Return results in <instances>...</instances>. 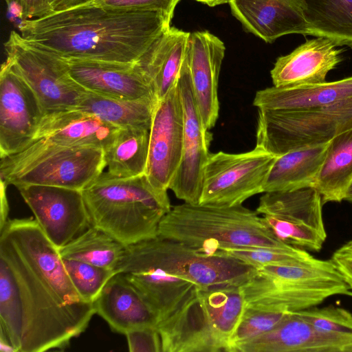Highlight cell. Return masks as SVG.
I'll use <instances>...</instances> for the list:
<instances>
[{
  "mask_svg": "<svg viewBox=\"0 0 352 352\" xmlns=\"http://www.w3.org/2000/svg\"><path fill=\"white\" fill-rule=\"evenodd\" d=\"M95 314L35 219H8L0 229V341L15 352L61 350Z\"/></svg>",
  "mask_w": 352,
  "mask_h": 352,
  "instance_id": "cell-1",
  "label": "cell"
},
{
  "mask_svg": "<svg viewBox=\"0 0 352 352\" xmlns=\"http://www.w3.org/2000/svg\"><path fill=\"white\" fill-rule=\"evenodd\" d=\"M170 24L160 12L85 3L28 19L19 32L29 43L64 59L134 63Z\"/></svg>",
  "mask_w": 352,
  "mask_h": 352,
  "instance_id": "cell-2",
  "label": "cell"
},
{
  "mask_svg": "<svg viewBox=\"0 0 352 352\" xmlns=\"http://www.w3.org/2000/svg\"><path fill=\"white\" fill-rule=\"evenodd\" d=\"M82 191L91 226L124 246L157 236L171 209L167 191L154 187L145 174L120 178L102 172Z\"/></svg>",
  "mask_w": 352,
  "mask_h": 352,
  "instance_id": "cell-3",
  "label": "cell"
},
{
  "mask_svg": "<svg viewBox=\"0 0 352 352\" xmlns=\"http://www.w3.org/2000/svg\"><path fill=\"white\" fill-rule=\"evenodd\" d=\"M158 236L182 242L208 255H215L221 248L294 247L277 239L263 217L242 204L184 202L175 206L162 219Z\"/></svg>",
  "mask_w": 352,
  "mask_h": 352,
  "instance_id": "cell-4",
  "label": "cell"
},
{
  "mask_svg": "<svg viewBox=\"0 0 352 352\" xmlns=\"http://www.w3.org/2000/svg\"><path fill=\"white\" fill-rule=\"evenodd\" d=\"M245 307L274 312L311 308L335 295L352 296L331 261L311 256L288 264L267 265L241 286Z\"/></svg>",
  "mask_w": 352,
  "mask_h": 352,
  "instance_id": "cell-5",
  "label": "cell"
},
{
  "mask_svg": "<svg viewBox=\"0 0 352 352\" xmlns=\"http://www.w3.org/2000/svg\"><path fill=\"white\" fill-rule=\"evenodd\" d=\"M160 268L210 289L242 286L256 267L236 258L208 255L182 242L157 236L125 246L116 273Z\"/></svg>",
  "mask_w": 352,
  "mask_h": 352,
  "instance_id": "cell-6",
  "label": "cell"
},
{
  "mask_svg": "<svg viewBox=\"0 0 352 352\" xmlns=\"http://www.w3.org/2000/svg\"><path fill=\"white\" fill-rule=\"evenodd\" d=\"M105 167L102 148L64 146L41 138L1 157L0 178L16 188L44 185L82 190Z\"/></svg>",
  "mask_w": 352,
  "mask_h": 352,
  "instance_id": "cell-7",
  "label": "cell"
},
{
  "mask_svg": "<svg viewBox=\"0 0 352 352\" xmlns=\"http://www.w3.org/2000/svg\"><path fill=\"white\" fill-rule=\"evenodd\" d=\"M258 112L256 145L278 156L329 142L352 129V96L316 111Z\"/></svg>",
  "mask_w": 352,
  "mask_h": 352,
  "instance_id": "cell-8",
  "label": "cell"
},
{
  "mask_svg": "<svg viewBox=\"0 0 352 352\" xmlns=\"http://www.w3.org/2000/svg\"><path fill=\"white\" fill-rule=\"evenodd\" d=\"M6 61L30 87L43 115L75 110L85 91L71 77L65 60L12 31Z\"/></svg>",
  "mask_w": 352,
  "mask_h": 352,
  "instance_id": "cell-9",
  "label": "cell"
},
{
  "mask_svg": "<svg viewBox=\"0 0 352 352\" xmlns=\"http://www.w3.org/2000/svg\"><path fill=\"white\" fill-rule=\"evenodd\" d=\"M278 156L256 145L241 153H210L204 167L200 204L233 206L263 192Z\"/></svg>",
  "mask_w": 352,
  "mask_h": 352,
  "instance_id": "cell-10",
  "label": "cell"
},
{
  "mask_svg": "<svg viewBox=\"0 0 352 352\" xmlns=\"http://www.w3.org/2000/svg\"><path fill=\"white\" fill-rule=\"evenodd\" d=\"M322 201L313 187L287 192H265L256 208L267 226L283 243L319 252L326 241Z\"/></svg>",
  "mask_w": 352,
  "mask_h": 352,
  "instance_id": "cell-11",
  "label": "cell"
},
{
  "mask_svg": "<svg viewBox=\"0 0 352 352\" xmlns=\"http://www.w3.org/2000/svg\"><path fill=\"white\" fill-rule=\"evenodd\" d=\"M16 188L43 232L58 249L91 226L82 190L44 185Z\"/></svg>",
  "mask_w": 352,
  "mask_h": 352,
  "instance_id": "cell-12",
  "label": "cell"
},
{
  "mask_svg": "<svg viewBox=\"0 0 352 352\" xmlns=\"http://www.w3.org/2000/svg\"><path fill=\"white\" fill-rule=\"evenodd\" d=\"M177 86L184 111L183 150L179 166L169 189L184 202L198 204L212 134L204 128L201 120L186 58L177 78Z\"/></svg>",
  "mask_w": 352,
  "mask_h": 352,
  "instance_id": "cell-13",
  "label": "cell"
},
{
  "mask_svg": "<svg viewBox=\"0 0 352 352\" xmlns=\"http://www.w3.org/2000/svg\"><path fill=\"white\" fill-rule=\"evenodd\" d=\"M183 138L184 111L177 81L157 100L150 129L145 175L156 188L169 189L182 160Z\"/></svg>",
  "mask_w": 352,
  "mask_h": 352,
  "instance_id": "cell-14",
  "label": "cell"
},
{
  "mask_svg": "<svg viewBox=\"0 0 352 352\" xmlns=\"http://www.w3.org/2000/svg\"><path fill=\"white\" fill-rule=\"evenodd\" d=\"M43 116L32 90L5 60L0 72V158L30 144Z\"/></svg>",
  "mask_w": 352,
  "mask_h": 352,
  "instance_id": "cell-15",
  "label": "cell"
},
{
  "mask_svg": "<svg viewBox=\"0 0 352 352\" xmlns=\"http://www.w3.org/2000/svg\"><path fill=\"white\" fill-rule=\"evenodd\" d=\"M225 50L223 42L208 31L190 34L185 58L197 107L208 131L219 117L218 81Z\"/></svg>",
  "mask_w": 352,
  "mask_h": 352,
  "instance_id": "cell-16",
  "label": "cell"
},
{
  "mask_svg": "<svg viewBox=\"0 0 352 352\" xmlns=\"http://www.w3.org/2000/svg\"><path fill=\"white\" fill-rule=\"evenodd\" d=\"M64 60L72 79L86 91L118 99H157L151 82L137 62Z\"/></svg>",
  "mask_w": 352,
  "mask_h": 352,
  "instance_id": "cell-17",
  "label": "cell"
},
{
  "mask_svg": "<svg viewBox=\"0 0 352 352\" xmlns=\"http://www.w3.org/2000/svg\"><path fill=\"white\" fill-rule=\"evenodd\" d=\"M229 5L245 30L266 43L287 34L308 36L306 0H232Z\"/></svg>",
  "mask_w": 352,
  "mask_h": 352,
  "instance_id": "cell-18",
  "label": "cell"
},
{
  "mask_svg": "<svg viewBox=\"0 0 352 352\" xmlns=\"http://www.w3.org/2000/svg\"><path fill=\"white\" fill-rule=\"evenodd\" d=\"M190 296L166 319L159 322L163 352L226 351V345L214 332L198 292Z\"/></svg>",
  "mask_w": 352,
  "mask_h": 352,
  "instance_id": "cell-19",
  "label": "cell"
},
{
  "mask_svg": "<svg viewBox=\"0 0 352 352\" xmlns=\"http://www.w3.org/2000/svg\"><path fill=\"white\" fill-rule=\"evenodd\" d=\"M352 336L320 331L294 313L272 330L237 344L233 352H343Z\"/></svg>",
  "mask_w": 352,
  "mask_h": 352,
  "instance_id": "cell-20",
  "label": "cell"
},
{
  "mask_svg": "<svg viewBox=\"0 0 352 352\" xmlns=\"http://www.w3.org/2000/svg\"><path fill=\"white\" fill-rule=\"evenodd\" d=\"M329 38L307 39L279 56L270 71L273 86L292 87L327 82L328 73L342 61V49Z\"/></svg>",
  "mask_w": 352,
  "mask_h": 352,
  "instance_id": "cell-21",
  "label": "cell"
},
{
  "mask_svg": "<svg viewBox=\"0 0 352 352\" xmlns=\"http://www.w3.org/2000/svg\"><path fill=\"white\" fill-rule=\"evenodd\" d=\"M119 129L96 115L76 109L66 110L43 115L34 141L44 138L64 146L105 150Z\"/></svg>",
  "mask_w": 352,
  "mask_h": 352,
  "instance_id": "cell-22",
  "label": "cell"
},
{
  "mask_svg": "<svg viewBox=\"0 0 352 352\" xmlns=\"http://www.w3.org/2000/svg\"><path fill=\"white\" fill-rule=\"evenodd\" d=\"M93 304L95 313L118 333L157 327L158 322L140 292L122 273H116L107 281Z\"/></svg>",
  "mask_w": 352,
  "mask_h": 352,
  "instance_id": "cell-23",
  "label": "cell"
},
{
  "mask_svg": "<svg viewBox=\"0 0 352 352\" xmlns=\"http://www.w3.org/2000/svg\"><path fill=\"white\" fill-rule=\"evenodd\" d=\"M351 96L352 76L315 85L268 87L256 93L253 104L258 109L308 112L321 110Z\"/></svg>",
  "mask_w": 352,
  "mask_h": 352,
  "instance_id": "cell-24",
  "label": "cell"
},
{
  "mask_svg": "<svg viewBox=\"0 0 352 352\" xmlns=\"http://www.w3.org/2000/svg\"><path fill=\"white\" fill-rule=\"evenodd\" d=\"M190 34L170 26L137 62L151 82L157 100L164 98L177 81Z\"/></svg>",
  "mask_w": 352,
  "mask_h": 352,
  "instance_id": "cell-25",
  "label": "cell"
},
{
  "mask_svg": "<svg viewBox=\"0 0 352 352\" xmlns=\"http://www.w3.org/2000/svg\"><path fill=\"white\" fill-rule=\"evenodd\" d=\"M329 142L290 151L272 165L263 192H287L314 186L326 157Z\"/></svg>",
  "mask_w": 352,
  "mask_h": 352,
  "instance_id": "cell-26",
  "label": "cell"
},
{
  "mask_svg": "<svg viewBox=\"0 0 352 352\" xmlns=\"http://www.w3.org/2000/svg\"><path fill=\"white\" fill-rule=\"evenodd\" d=\"M123 274L140 292L158 322L177 310L197 287L190 280L160 268Z\"/></svg>",
  "mask_w": 352,
  "mask_h": 352,
  "instance_id": "cell-27",
  "label": "cell"
},
{
  "mask_svg": "<svg viewBox=\"0 0 352 352\" xmlns=\"http://www.w3.org/2000/svg\"><path fill=\"white\" fill-rule=\"evenodd\" d=\"M352 184V129L330 141L325 159L314 186L322 204L340 202Z\"/></svg>",
  "mask_w": 352,
  "mask_h": 352,
  "instance_id": "cell-28",
  "label": "cell"
},
{
  "mask_svg": "<svg viewBox=\"0 0 352 352\" xmlns=\"http://www.w3.org/2000/svg\"><path fill=\"white\" fill-rule=\"evenodd\" d=\"M157 100H124L88 91L83 94L76 110L89 113L118 128L150 130Z\"/></svg>",
  "mask_w": 352,
  "mask_h": 352,
  "instance_id": "cell-29",
  "label": "cell"
},
{
  "mask_svg": "<svg viewBox=\"0 0 352 352\" xmlns=\"http://www.w3.org/2000/svg\"><path fill=\"white\" fill-rule=\"evenodd\" d=\"M150 130L120 128L113 142L104 150L107 172L120 178L144 175L147 166Z\"/></svg>",
  "mask_w": 352,
  "mask_h": 352,
  "instance_id": "cell-30",
  "label": "cell"
},
{
  "mask_svg": "<svg viewBox=\"0 0 352 352\" xmlns=\"http://www.w3.org/2000/svg\"><path fill=\"white\" fill-rule=\"evenodd\" d=\"M308 36L352 48V0H306Z\"/></svg>",
  "mask_w": 352,
  "mask_h": 352,
  "instance_id": "cell-31",
  "label": "cell"
},
{
  "mask_svg": "<svg viewBox=\"0 0 352 352\" xmlns=\"http://www.w3.org/2000/svg\"><path fill=\"white\" fill-rule=\"evenodd\" d=\"M198 292L214 332L228 351L230 340L245 310V300L241 286L210 289L198 287Z\"/></svg>",
  "mask_w": 352,
  "mask_h": 352,
  "instance_id": "cell-32",
  "label": "cell"
},
{
  "mask_svg": "<svg viewBox=\"0 0 352 352\" xmlns=\"http://www.w3.org/2000/svg\"><path fill=\"white\" fill-rule=\"evenodd\" d=\"M124 248L107 233L91 226L58 252L62 258L78 260L115 271Z\"/></svg>",
  "mask_w": 352,
  "mask_h": 352,
  "instance_id": "cell-33",
  "label": "cell"
},
{
  "mask_svg": "<svg viewBox=\"0 0 352 352\" xmlns=\"http://www.w3.org/2000/svg\"><path fill=\"white\" fill-rule=\"evenodd\" d=\"M65 270L80 297L93 303L116 272L83 261L62 258Z\"/></svg>",
  "mask_w": 352,
  "mask_h": 352,
  "instance_id": "cell-34",
  "label": "cell"
},
{
  "mask_svg": "<svg viewBox=\"0 0 352 352\" xmlns=\"http://www.w3.org/2000/svg\"><path fill=\"white\" fill-rule=\"evenodd\" d=\"M215 255L230 256L259 267L267 265L288 264L306 260L311 256L305 250L292 247L288 249L270 248H221Z\"/></svg>",
  "mask_w": 352,
  "mask_h": 352,
  "instance_id": "cell-35",
  "label": "cell"
},
{
  "mask_svg": "<svg viewBox=\"0 0 352 352\" xmlns=\"http://www.w3.org/2000/svg\"><path fill=\"white\" fill-rule=\"evenodd\" d=\"M289 312H274L245 307L241 322L229 342L228 352L241 343L260 336L276 327Z\"/></svg>",
  "mask_w": 352,
  "mask_h": 352,
  "instance_id": "cell-36",
  "label": "cell"
},
{
  "mask_svg": "<svg viewBox=\"0 0 352 352\" xmlns=\"http://www.w3.org/2000/svg\"><path fill=\"white\" fill-rule=\"evenodd\" d=\"M293 313L320 331L352 336V314L345 309L330 305Z\"/></svg>",
  "mask_w": 352,
  "mask_h": 352,
  "instance_id": "cell-37",
  "label": "cell"
},
{
  "mask_svg": "<svg viewBox=\"0 0 352 352\" xmlns=\"http://www.w3.org/2000/svg\"><path fill=\"white\" fill-rule=\"evenodd\" d=\"M181 0H92L90 4L108 9L160 12L170 23Z\"/></svg>",
  "mask_w": 352,
  "mask_h": 352,
  "instance_id": "cell-38",
  "label": "cell"
},
{
  "mask_svg": "<svg viewBox=\"0 0 352 352\" xmlns=\"http://www.w3.org/2000/svg\"><path fill=\"white\" fill-rule=\"evenodd\" d=\"M131 352H161L162 343L157 327H141L125 333Z\"/></svg>",
  "mask_w": 352,
  "mask_h": 352,
  "instance_id": "cell-39",
  "label": "cell"
},
{
  "mask_svg": "<svg viewBox=\"0 0 352 352\" xmlns=\"http://www.w3.org/2000/svg\"><path fill=\"white\" fill-rule=\"evenodd\" d=\"M330 260L352 291V239L337 249Z\"/></svg>",
  "mask_w": 352,
  "mask_h": 352,
  "instance_id": "cell-40",
  "label": "cell"
},
{
  "mask_svg": "<svg viewBox=\"0 0 352 352\" xmlns=\"http://www.w3.org/2000/svg\"><path fill=\"white\" fill-rule=\"evenodd\" d=\"M25 19L41 18L52 14L49 0H22Z\"/></svg>",
  "mask_w": 352,
  "mask_h": 352,
  "instance_id": "cell-41",
  "label": "cell"
},
{
  "mask_svg": "<svg viewBox=\"0 0 352 352\" xmlns=\"http://www.w3.org/2000/svg\"><path fill=\"white\" fill-rule=\"evenodd\" d=\"M6 2L8 19L20 30L28 20L25 18V8L23 1L6 0Z\"/></svg>",
  "mask_w": 352,
  "mask_h": 352,
  "instance_id": "cell-42",
  "label": "cell"
},
{
  "mask_svg": "<svg viewBox=\"0 0 352 352\" xmlns=\"http://www.w3.org/2000/svg\"><path fill=\"white\" fill-rule=\"evenodd\" d=\"M52 13L69 10L85 4L86 0H49Z\"/></svg>",
  "mask_w": 352,
  "mask_h": 352,
  "instance_id": "cell-43",
  "label": "cell"
},
{
  "mask_svg": "<svg viewBox=\"0 0 352 352\" xmlns=\"http://www.w3.org/2000/svg\"><path fill=\"white\" fill-rule=\"evenodd\" d=\"M1 212H0V229H1L8 221L9 206L6 193V185L1 181Z\"/></svg>",
  "mask_w": 352,
  "mask_h": 352,
  "instance_id": "cell-44",
  "label": "cell"
},
{
  "mask_svg": "<svg viewBox=\"0 0 352 352\" xmlns=\"http://www.w3.org/2000/svg\"><path fill=\"white\" fill-rule=\"evenodd\" d=\"M198 2L206 4L210 7H214L225 3H229L232 0H195Z\"/></svg>",
  "mask_w": 352,
  "mask_h": 352,
  "instance_id": "cell-45",
  "label": "cell"
},
{
  "mask_svg": "<svg viewBox=\"0 0 352 352\" xmlns=\"http://www.w3.org/2000/svg\"><path fill=\"white\" fill-rule=\"evenodd\" d=\"M344 200L352 202V184L347 190Z\"/></svg>",
  "mask_w": 352,
  "mask_h": 352,
  "instance_id": "cell-46",
  "label": "cell"
},
{
  "mask_svg": "<svg viewBox=\"0 0 352 352\" xmlns=\"http://www.w3.org/2000/svg\"><path fill=\"white\" fill-rule=\"evenodd\" d=\"M343 352H352V343L346 346Z\"/></svg>",
  "mask_w": 352,
  "mask_h": 352,
  "instance_id": "cell-47",
  "label": "cell"
},
{
  "mask_svg": "<svg viewBox=\"0 0 352 352\" xmlns=\"http://www.w3.org/2000/svg\"><path fill=\"white\" fill-rule=\"evenodd\" d=\"M86 1H87H87H92V0H86Z\"/></svg>",
  "mask_w": 352,
  "mask_h": 352,
  "instance_id": "cell-48",
  "label": "cell"
}]
</instances>
